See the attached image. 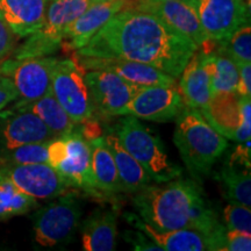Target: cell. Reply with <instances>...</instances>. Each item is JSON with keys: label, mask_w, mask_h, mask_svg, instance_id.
Here are the masks:
<instances>
[{"label": "cell", "mask_w": 251, "mask_h": 251, "mask_svg": "<svg viewBox=\"0 0 251 251\" xmlns=\"http://www.w3.org/2000/svg\"><path fill=\"white\" fill-rule=\"evenodd\" d=\"M50 0H0V14L18 37H27L42 26Z\"/></svg>", "instance_id": "44dd1931"}, {"label": "cell", "mask_w": 251, "mask_h": 251, "mask_svg": "<svg viewBox=\"0 0 251 251\" xmlns=\"http://www.w3.org/2000/svg\"><path fill=\"white\" fill-rule=\"evenodd\" d=\"M134 7L156 14L175 30L196 43L198 49L206 46L211 41L200 24L192 0L137 2Z\"/></svg>", "instance_id": "e0dca14e"}, {"label": "cell", "mask_w": 251, "mask_h": 251, "mask_svg": "<svg viewBox=\"0 0 251 251\" xmlns=\"http://www.w3.org/2000/svg\"><path fill=\"white\" fill-rule=\"evenodd\" d=\"M179 91L187 107L202 111L212 99L211 74L206 51L192 55L180 74Z\"/></svg>", "instance_id": "ffe728a7"}, {"label": "cell", "mask_w": 251, "mask_h": 251, "mask_svg": "<svg viewBox=\"0 0 251 251\" xmlns=\"http://www.w3.org/2000/svg\"><path fill=\"white\" fill-rule=\"evenodd\" d=\"M18 98V90L11 78L0 75V112Z\"/></svg>", "instance_id": "e575fe53"}, {"label": "cell", "mask_w": 251, "mask_h": 251, "mask_svg": "<svg viewBox=\"0 0 251 251\" xmlns=\"http://www.w3.org/2000/svg\"><path fill=\"white\" fill-rule=\"evenodd\" d=\"M85 80L96 113L101 117H124L126 106L139 89L107 70H86Z\"/></svg>", "instance_id": "5bb4252c"}, {"label": "cell", "mask_w": 251, "mask_h": 251, "mask_svg": "<svg viewBox=\"0 0 251 251\" xmlns=\"http://www.w3.org/2000/svg\"><path fill=\"white\" fill-rule=\"evenodd\" d=\"M158 1H168V0H139V2H158Z\"/></svg>", "instance_id": "8d00e7d4"}, {"label": "cell", "mask_w": 251, "mask_h": 251, "mask_svg": "<svg viewBox=\"0 0 251 251\" xmlns=\"http://www.w3.org/2000/svg\"><path fill=\"white\" fill-rule=\"evenodd\" d=\"M185 106L177 86H143L131 97L125 108V115L148 121L170 122L177 119Z\"/></svg>", "instance_id": "7c38bea8"}, {"label": "cell", "mask_w": 251, "mask_h": 251, "mask_svg": "<svg viewBox=\"0 0 251 251\" xmlns=\"http://www.w3.org/2000/svg\"><path fill=\"white\" fill-rule=\"evenodd\" d=\"M117 236V215L113 209L97 208L81 225V240L86 251L115 250Z\"/></svg>", "instance_id": "7402d4cb"}, {"label": "cell", "mask_w": 251, "mask_h": 251, "mask_svg": "<svg viewBox=\"0 0 251 251\" xmlns=\"http://www.w3.org/2000/svg\"><path fill=\"white\" fill-rule=\"evenodd\" d=\"M13 109L27 111L35 114L54 134L55 137L65 136L76 128V124L71 120L68 113L56 100L51 92L30 102L18 101Z\"/></svg>", "instance_id": "d4e9b609"}, {"label": "cell", "mask_w": 251, "mask_h": 251, "mask_svg": "<svg viewBox=\"0 0 251 251\" xmlns=\"http://www.w3.org/2000/svg\"><path fill=\"white\" fill-rule=\"evenodd\" d=\"M219 54L228 56L236 64L251 62V27L250 23L241 26L227 39L219 41Z\"/></svg>", "instance_id": "f1b7e54d"}, {"label": "cell", "mask_w": 251, "mask_h": 251, "mask_svg": "<svg viewBox=\"0 0 251 251\" xmlns=\"http://www.w3.org/2000/svg\"><path fill=\"white\" fill-rule=\"evenodd\" d=\"M124 238L134 248L135 250L139 251H162V248L157 244L155 241L147 236L142 231L127 230L125 231Z\"/></svg>", "instance_id": "1f68e13d"}, {"label": "cell", "mask_w": 251, "mask_h": 251, "mask_svg": "<svg viewBox=\"0 0 251 251\" xmlns=\"http://www.w3.org/2000/svg\"><path fill=\"white\" fill-rule=\"evenodd\" d=\"M85 72L75 58L58 59L52 71L51 93L76 125L85 124L96 114Z\"/></svg>", "instance_id": "52a82bcc"}, {"label": "cell", "mask_w": 251, "mask_h": 251, "mask_svg": "<svg viewBox=\"0 0 251 251\" xmlns=\"http://www.w3.org/2000/svg\"><path fill=\"white\" fill-rule=\"evenodd\" d=\"M129 5L128 0H106L92 2L68 28L65 39L68 48L79 50L85 47L97 31L108 23L109 19Z\"/></svg>", "instance_id": "d6986e66"}, {"label": "cell", "mask_w": 251, "mask_h": 251, "mask_svg": "<svg viewBox=\"0 0 251 251\" xmlns=\"http://www.w3.org/2000/svg\"><path fill=\"white\" fill-rule=\"evenodd\" d=\"M76 57L85 70H107L114 72L122 79L139 87L156 85L177 86L178 78L144 63L126 59L83 57L77 54Z\"/></svg>", "instance_id": "ac0fdd59"}, {"label": "cell", "mask_w": 251, "mask_h": 251, "mask_svg": "<svg viewBox=\"0 0 251 251\" xmlns=\"http://www.w3.org/2000/svg\"><path fill=\"white\" fill-rule=\"evenodd\" d=\"M197 50L196 43L156 14L125 7L113 15L85 47L77 50V55L144 63L179 78Z\"/></svg>", "instance_id": "6da1fadb"}, {"label": "cell", "mask_w": 251, "mask_h": 251, "mask_svg": "<svg viewBox=\"0 0 251 251\" xmlns=\"http://www.w3.org/2000/svg\"><path fill=\"white\" fill-rule=\"evenodd\" d=\"M63 137L65 140V156L55 169L68 180L71 187L80 188L90 196L100 198L94 188L91 171L92 151L90 141L76 128Z\"/></svg>", "instance_id": "9a60e30c"}, {"label": "cell", "mask_w": 251, "mask_h": 251, "mask_svg": "<svg viewBox=\"0 0 251 251\" xmlns=\"http://www.w3.org/2000/svg\"><path fill=\"white\" fill-rule=\"evenodd\" d=\"M224 216L228 230H236L251 235V211L250 207L230 202L226 206Z\"/></svg>", "instance_id": "4dcf8cb0"}, {"label": "cell", "mask_w": 251, "mask_h": 251, "mask_svg": "<svg viewBox=\"0 0 251 251\" xmlns=\"http://www.w3.org/2000/svg\"><path fill=\"white\" fill-rule=\"evenodd\" d=\"M15 34L0 14V62L11 54L15 43Z\"/></svg>", "instance_id": "836d02e7"}, {"label": "cell", "mask_w": 251, "mask_h": 251, "mask_svg": "<svg viewBox=\"0 0 251 251\" xmlns=\"http://www.w3.org/2000/svg\"><path fill=\"white\" fill-rule=\"evenodd\" d=\"M48 143L37 142L18 147L0 156V166L48 163Z\"/></svg>", "instance_id": "f546056e"}, {"label": "cell", "mask_w": 251, "mask_h": 251, "mask_svg": "<svg viewBox=\"0 0 251 251\" xmlns=\"http://www.w3.org/2000/svg\"><path fill=\"white\" fill-rule=\"evenodd\" d=\"M203 118L224 136L243 143L251 139L250 97L237 92L218 94L202 111Z\"/></svg>", "instance_id": "ba28073f"}, {"label": "cell", "mask_w": 251, "mask_h": 251, "mask_svg": "<svg viewBox=\"0 0 251 251\" xmlns=\"http://www.w3.org/2000/svg\"><path fill=\"white\" fill-rule=\"evenodd\" d=\"M90 144L92 151L91 171L96 191L100 197H113L121 193L122 188L114 158L103 137L98 136L90 140Z\"/></svg>", "instance_id": "cb8c5ba5"}, {"label": "cell", "mask_w": 251, "mask_h": 251, "mask_svg": "<svg viewBox=\"0 0 251 251\" xmlns=\"http://www.w3.org/2000/svg\"><path fill=\"white\" fill-rule=\"evenodd\" d=\"M93 2H98V1H106V0H92Z\"/></svg>", "instance_id": "74e56055"}, {"label": "cell", "mask_w": 251, "mask_h": 251, "mask_svg": "<svg viewBox=\"0 0 251 251\" xmlns=\"http://www.w3.org/2000/svg\"><path fill=\"white\" fill-rule=\"evenodd\" d=\"M175 121L176 147L188 172L197 181H201L227 149L228 141L209 125L199 109L185 106Z\"/></svg>", "instance_id": "3957f363"}, {"label": "cell", "mask_w": 251, "mask_h": 251, "mask_svg": "<svg viewBox=\"0 0 251 251\" xmlns=\"http://www.w3.org/2000/svg\"><path fill=\"white\" fill-rule=\"evenodd\" d=\"M102 137L114 158L122 192L135 194L151 184L152 180L148 172L121 146L117 135L112 131Z\"/></svg>", "instance_id": "603a6c76"}, {"label": "cell", "mask_w": 251, "mask_h": 251, "mask_svg": "<svg viewBox=\"0 0 251 251\" xmlns=\"http://www.w3.org/2000/svg\"><path fill=\"white\" fill-rule=\"evenodd\" d=\"M200 24L211 41L227 39L249 23L250 4L246 0H192Z\"/></svg>", "instance_id": "8fae6325"}, {"label": "cell", "mask_w": 251, "mask_h": 251, "mask_svg": "<svg viewBox=\"0 0 251 251\" xmlns=\"http://www.w3.org/2000/svg\"><path fill=\"white\" fill-rule=\"evenodd\" d=\"M92 2V0H50L42 26L27 36L26 42L15 50L14 58L43 57L57 51L68 28Z\"/></svg>", "instance_id": "5b68a950"}, {"label": "cell", "mask_w": 251, "mask_h": 251, "mask_svg": "<svg viewBox=\"0 0 251 251\" xmlns=\"http://www.w3.org/2000/svg\"><path fill=\"white\" fill-rule=\"evenodd\" d=\"M238 72H240V79H238L236 92L240 96H251V65L250 62L240 63L237 64Z\"/></svg>", "instance_id": "d590c367"}, {"label": "cell", "mask_w": 251, "mask_h": 251, "mask_svg": "<svg viewBox=\"0 0 251 251\" xmlns=\"http://www.w3.org/2000/svg\"><path fill=\"white\" fill-rule=\"evenodd\" d=\"M58 58L52 56L7 59L0 65V75L12 79L19 93V102H30L51 92L52 71Z\"/></svg>", "instance_id": "30bf717a"}, {"label": "cell", "mask_w": 251, "mask_h": 251, "mask_svg": "<svg viewBox=\"0 0 251 251\" xmlns=\"http://www.w3.org/2000/svg\"><path fill=\"white\" fill-rule=\"evenodd\" d=\"M125 219L147 236L168 251H224L227 228L215 231L183 228L175 230H158L133 213H126Z\"/></svg>", "instance_id": "9c48e42d"}, {"label": "cell", "mask_w": 251, "mask_h": 251, "mask_svg": "<svg viewBox=\"0 0 251 251\" xmlns=\"http://www.w3.org/2000/svg\"><path fill=\"white\" fill-rule=\"evenodd\" d=\"M83 209L74 192L63 193L34 215V240L43 248L67 244L76 234Z\"/></svg>", "instance_id": "8992f818"}, {"label": "cell", "mask_w": 251, "mask_h": 251, "mask_svg": "<svg viewBox=\"0 0 251 251\" xmlns=\"http://www.w3.org/2000/svg\"><path fill=\"white\" fill-rule=\"evenodd\" d=\"M0 171L21 192L36 200H50L67 192L71 185L48 163L0 166Z\"/></svg>", "instance_id": "4fadbf2b"}, {"label": "cell", "mask_w": 251, "mask_h": 251, "mask_svg": "<svg viewBox=\"0 0 251 251\" xmlns=\"http://www.w3.org/2000/svg\"><path fill=\"white\" fill-rule=\"evenodd\" d=\"M133 206L146 224L158 230L225 228L194 180L172 179L163 186L149 184L134 194Z\"/></svg>", "instance_id": "7a4b0ae2"}, {"label": "cell", "mask_w": 251, "mask_h": 251, "mask_svg": "<svg viewBox=\"0 0 251 251\" xmlns=\"http://www.w3.org/2000/svg\"><path fill=\"white\" fill-rule=\"evenodd\" d=\"M207 52L211 74L212 97L218 94L236 92L240 72L233 59L219 52Z\"/></svg>", "instance_id": "484cf974"}, {"label": "cell", "mask_w": 251, "mask_h": 251, "mask_svg": "<svg viewBox=\"0 0 251 251\" xmlns=\"http://www.w3.org/2000/svg\"><path fill=\"white\" fill-rule=\"evenodd\" d=\"M222 184L229 201L251 206V176L249 169L238 170L234 165L227 164L220 172Z\"/></svg>", "instance_id": "83f0119b"}, {"label": "cell", "mask_w": 251, "mask_h": 251, "mask_svg": "<svg viewBox=\"0 0 251 251\" xmlns=\"http://www.w3.org/2000/svg\"><path fill=\"white\" fill-rule=\"evenodd\" d=\"M115 127L114 134L121 146L143 166L156 184L168 183L181 175L180 166L170 161L164 143L158 135L133 115H124Z\"/></svg>", "instance_id": "277c9868"}, {"label": "cell", "mask_w": 251, "mask_h": 251, "mask_svg": "<svg viewBox=\"0 0 251 251\" xmlns=\"http://www.w3.org/2000/svg\"><path fill=\"white\" fill-rule=\"evenodd\" d=\"M251 235L236 230H228L225 235L224 251H250Z\"/></svg>", "instance_id": "d6a6232c"}, {"label": "cell", "mask_w": 251, "mask_h": 251, "mask_svg": "<svg viewBox=\"0 0 251 251\" xmlns=\"http://www.w3.org/2000/svg\"><path fill=\"white\" fill-rule=\"evenodd\" d=\"M56 139L33 113L11 111L0 113V156L18 147Z\"/></svg>", "instance_id": "2e32d148"}, {"label": "cell", "mask_w": 251, "mask_h": 251, "mask_svg": "<svg viewBox=\"0 0 251 251\" xmlns=\"http://www.w3.org/2000/svg\"><path fill=\"white\" fill-rule=\"evenodd\" d=\"M36 207H39V202L35 198L21 192L0 171V221L26 214Z\"/></svg>", "instance_id": "4316f807"}]
</instances>
